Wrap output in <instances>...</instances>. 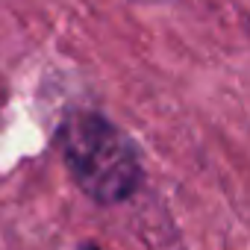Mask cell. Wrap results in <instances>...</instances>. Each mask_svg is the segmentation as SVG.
Masks as SVG:
<instances>
[{
	"mask_svg": "<svg viewBox=\"0 0 250 250\" xmlns=\"http://www.w3.org/2000/svg\"><path fill=\"white\" fill-rule=\"evenodd\" d=\"M56 145L77 188L100 206L130 200L145 180L133 139L100 112H65L56 127Z\"/></svg>",
	"mask_w": 250,
	"mask_h": 250,
	"instance_id": "obj_1",
	"label": "cell"
},
{
	"mask_svg": "<svg viewBox=\"0 0 250 250\" xmlns=\"http://www.w3.org/2000/svg\"><path fill=\"white\" fill-rule=\"evenodd\" d=\"M80 250H100V247H97V244H83Z\"/></svg>",
	"mask_w": 250,
	"mask_h": 250,
	"instance_id": "obj_2",
	"label": "cell"
}]
</instances>
